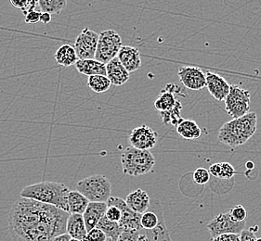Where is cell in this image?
Here are the masks:
<instances>
[{"instance_id": "1", "label": "cell", "mask_w": 261, "mask_h": 241, "mask_svg": "<svg viewBox=\"0 0 261 241\" xmlns=\"http://www.w3.org/2000/svg\"><path fill=\"white\" fill-rule=\"evenodd\" d=\"M70 213L53 205L21 197L9 214L12 241H51L66 233Z\"/></svg>"}, {"instance_id": "2", "label": "cell", "mask_w": 261, "mask_h": 241, "mask_svg": "<svg viewBox=\"0 0 261 241\" xmlns=\"http://www.w3.org/2000/svg\"><path fill=\"white\" fill-rule=\"evenodd\" d=\"M256 112H248L240 118L225 123L220 127L218 139L230 148L239 147L256 134Z\"/></svg>"}, {"instance_id": "3", "label": "cell", "mask_w": 261, "mask_h": 241, "mask_svg": "<svg viewBox=\"0 0 261 241\" xmlns=\"http://www.w3.org/2000/svg\"><path fill=\"white\" fill-rule=\"evenodd\" d=\"M70 191L68 187L64 184L43 181L25 187L21 190V197L53 205L69 213L68 195Z\"/></svg>"}, {"instance_id": "4", "label": "cell", "mask_w": 261, "mask_h": 241, "mask_svg": "<svg viewBox=\"0 0 261 241\" xmlns=\"http://www.w3.org/2000/svg\"><path fill=\"white\" fill-rule=\"evenodd\" d=\"M121 164L125 174L140 176L151 172L155 164V160L148 149H140L130 146L122 152Z\"/></svg>"}, {"instance_id": "5", "label": "cell", "mask_w": 261, "mask_h": 241, "mask_svg": "<svg viewBox=\"0 0 261 241\" xmlns=\"http://www.w3.org/2000/svg\"><path fill=\"white\" fill-rule=\"evenodd\" d=\"M76 190L87 197L89 201L107 202L112 193V183L102 174L86 177L76 184Z\"/></svg>"}, {"instance_id": "6", "label": "cell", "mask_w": 261, "mask_h": 241, "mask_svg": "<svg viewBox=\"0 0 261 241\" xmlns=\"http://www.w3.org/2000/svg\"><path fill=\"white\" fill-rule=\"evenodd\" d=\"M224 101L226 112L233 119L246 115L250 110V93L239 85H230V93Z\"/></svg>"}, {"instance_id": "7", "label": "cell", "mask_w": 261, "mask_h": 241, "mask_svg": "<svg viewBox=\"0 0 261 241\" xmlns=\"http://www.w3.org/2000/svg\"><path fill=\"white\" fill-rule=\"evenodd\" d=\"M122 47V38L114 30H105L99 35L95 58L100 63H107L117 57Z\"/></svg>"}, {"instance_id": "8", "label": "cell", "mask_w": 261, "mask_h": 241, "mask_svg": "<svg viewBox=\"0 0 261 241\" xmlns=\"http://www.w3.org/2000/svg\"><path fill=\"white\" fill-rule=\"evenodd\" d=\"M207 229L211 237L223 234H241L246 228V221L236 222L230 217V213L220 214L215 216L207 224Z\"/></svg>"}, {"instance_id": "9", "label": "cell", "mask_w": 261, "mask_h": 241, "mask_svg": "<svg viewBox=\"0 0 261 241\" xmlns=\"http://www.w3.org/2000/svg\"><path fill=\"white\" fill-rule=\"evenodd\" d=\"M107 204L115 205L118 207L122 212L119 225L123 230H139L142 229L141 226V214L137 213L132 210L126 204L125 200L117 198V197H110L107 200Z\"/></svg>"}, {"instance_id": "10", "label": "cell", "mask_w": 261, "mask_h": 241, "mask_svg": "<svg viewBox=\"0 0 261 241\" xmlns=\"http://www.w3.org/2000/svg\"><path fill=\"white\" fill-rule=\"evenodd\" d=\"M99 35L96 32L85 28L74 42V49L79 59L95 58Z\"/></svg>"}, {"instance_id": "11", "label": "cell", "mask_w": 261, "mask_h": 241, "mask_svg": "<svg viewBox=\"0 0 261 241\" xmlns=\"http://www.w3.org/2000/svg\"><path fill=\"white\" fill-rule=\"evenodd\" d=\"M157 140L158 135L156 132L146 125L134 128L128 136V141L131 147L140 149H151L155 147Z\"/></svg>"}, {"instance_id": "12", "label": "cell", "mask_w": 261, "mask_h": 241, "mask_svg": "<svg viewBox=\"0 0 261 241\" xmlns=\"http://www.w3.org/2000/svg\"><path fill=\"white\" fill-rule=\"evenodd\" d=\"M178 78L188 89L201 90L206 87L205 74L197 67L184 66L178 70Z\"/></svg>"}, {"instance_id": "13", "label": "cell", "mask_w": 261, "mask_h": 241, "mask_svg": "<svg viewBox=\"0 0 261 241\" xmlns=\"http://www.w3.org/2000/svg\"><path fill=\"white\" fill-rule=\"evenodd\" d=\"M175 84H168L165 87V89H163L160 92V95L158 96L157 100L154 102V107L156 109L158 112H168L174 110L177 105H178V101L175 95L178 93L181 94L182 90L177 85L176 89L175 88Z\"/></svg>"}, {"instance_id": "14", "label": "cell", "mask_w": 261, "mask_h": 241, "mask_svg": "<svg viewBox=\"0 0 261 241\" xmlns=\"http://www.w3.org/2000/svg\"><path fill=\"white\" fill-rule=\"evenodd\" d=\"M206 87L215 100L222 101L230 93V84L222 76L212 72L205 73Z\"/></svg>"}, {"instance_id": "15", "label": "cell", "mask_w": 261, "mask_h": 241, "mask_svg": "<svg viewBox=\"0 0 261 241\" xmlns=\"http://www.w3.org/2000/svg\"><path fill=\"white\" fill-rule=\"evenodd\" d=\"M130 73L124 67L117 57L106 64V75L110 79L112 84L120 86L125 84L130 77Z\"/></svg>"}, {"instance_id": "16", "label": "cell", "mask_w": 261, "mask_h": 241, "mask_svg": "<svg viewBox=\"0 0 261 241\" xmlns=\"http://www.w3.org/2000/svg\"><path fill=\"white\" fill-rule=\"evenodd\" d=\"M107 207V202L89 201V205L83 214L84 220L88 232L95 228L99 224V220L105 215Z\"/></svg>"}, {"instance_id": "17", "label": "cell", "mask_w": 261, "mask_h": 241, "mask_svg": "<svg viewBox=\"0 0 261 241\" xmlns=\"http://www.w3.org/2000/svg\"><path fill=\"white\" fill-rule=\"evenodd\" d=\"M117 58L129 73H134L141 68V54L136 47L122 46L117 54Z\"/></svg>"}, {"instance_id": "18", "label": "cell", "mask_w": 261, "mask_h": 241, "mask_svg": "<svg viewBox=\"0 0 261 241\" xmlns=\"http://www.w3.org/2000/svg\"><path fill=\"white\" fill-rule=\"evenodd\" d=\"M125 200L129 208L141 215L149 209L151 201L146 191L141 189L132 191L126 196Z\"/></svg>"}, {"instance_id": "19", "label": "cell", "mask_w": 261, "mask_h": 241, "mask_svg": "<svg viewBox=\"0 0 261 241\" xmlns=\"http://www.w3.org/2000/svg\"><path fill=\"white\" fill-rule=\"evenodd\" d=\"M74 67L80 74L91 76L97 74L106 75V64L100 63L96 58H82L74 64Z\"/></svg>"}, {"instance_id": "20", "label": "cell", "mask_w": 261, "mask_h": 241, "mask_svg": "<svg viewBox=\"0 0 261 241\" xmlns=\"http://www.w3.org/2000/svg\"><path fill=\"white\" fill-rule=\"evenodd\" d=\"M66 233L73 238H77L84 240L88 234L87 226L85 224L83 215L79 214H70L67 220Z\"/></svg>"}, {"instance_id": "21", "label": "cell", "mask_w": 261, "mask_h": 241, "mask_svg": "<svg viewBox=\"0 0 261 241\" xmlns=\"http://www.w3.org/2000/svg\"><path fill=\"white\" fill-rule=\"evenodd\" d=\"M79 59L74 47L70 45H63L59 47L55 53L56 63L63 67H70L74 65Z\"/></svg>"}, {"instance_id": "22", "label": "cell", "mask_w": 261, "mask_h": 241, "mask_svg": "<svg viewBox=\"0 0 261 241\" xmlns=\"http://www.w3.org/2000/svg\"><path fill=\"white\" fill-rule=\"evenodd\" d=\"M158 213H159V218H160L159 224L152 230H145L147 236L149 237L150 241H172L165 223L164 212H163L161 204L158 206Z\"/></svg>"}, {"instance_id": "23", "label": "cell", "mask_w": 261, "mask_h": 241, "mask_svg": "<svg viewBox=\"0 0 261 241\" xmlns=\"http://www.w3.org/2000/svg\"><path fill=\"white\" fill-rule=\"evenodd\" d=\"M89 200L79 190H71L68 195V209L70 214L83 215L89 205Z\"/></svg>"}, {"instance_id": "24", "label": "cell", "mask_w": 261, "mask_h": 241, "mask_svg": "<svg viewBox=\"0 0 261 241\" xmlns=\"http://www.w3.org/2000/svg\"><path fill=\"white\" fill-rule=\"evenodd\" d=\"M177 132L179 136L187 140L197 139L202 135L201 128L193 120L183 119L177 126Z\"/></svg>"}, {"instance_id": "25", "label": "cell", "mask_w": 261, "mask_h": 241, "mask_svg": "<svg viewBox=\"0 0 261 241\" xmlns=\"http://www.w3.org/2000/svg\"><path fill=\"white\" fill-rule=\"evenodd\" d=\"M96 227L103 231L107 236V238L112 241L117 240L121 233L124 231L122 229L119 223L109 220L105 215L99 220V224Z\"/></svg>"}, {"instance_id": "26", "label": "cell", "mask_w": 261, "mask_h": 241, "mask_svg": "<svg viewBox=\"0 0 261 241\" xmlns=\"http://www.w3.org/2000/svg\"><path fill=\"white\" fill-rule=\"evenodd\" d=\"M112 82L107 75H91L88 79V86L95 93H105L110 89Z\"/></svg>"}, {"instance_id": "27", "label": "cell", "mask_w": 261, "mask_h": 241, "mask_svg": "<svg viewBox=\"0 0 261 241\" xmlns=\"http://www.w3.org/2000/svg\"><path fill=\"white\" fill-rule=\"evenodd\" d=\"M67 0H39L41 12L60 14L65 9Z\"/></svg>"}, {"instance_id": "28", "label": "cell", "mask_w": 261, "mask_h": 241, "mask_svg": "<svg viewBox=\"0 0 261 241\" xmlns=\"http://www.w3.org/2000/svg\"><path fill=\"white\" fill-rule=\"evenodd\" d=\"M193 178L194 183L204 186L205 184L208 183L209 180H210V173H209L208 170H206L204 168H197L193 172Z\"/></svg>"}, {"instance_id": "29", "label": "cell", "mask_w": 261, "mask_h": 241, "mask_svg": "<svg viewBox=\"0 0 261 241\" xmlns=\"http://www.w3.org/2000/svg\"><path fill=\"white\" fill-rule=\"evenodd\" d=\"M229 213H230L231 219L236 222H243V221L246 220V217H247V213L243 205L235 206L232 209L229 210Z\"/></svg>"}, {"instance_id": "30", "label": "cell", "mask_w": 261, "mask_h": 241, "mask_svg": "<svg viewBox=\"0 0 261 241\" xmlns=\"http://www.w3.org/2000/svg\"><path fill=\"white\" fill-rule=\"evenodd\" d=\"M107 236L103 231L98 227L89 230L83 241H106Z\"/></svg>"}, {"instance_id": "31", "label": "cell", "mask_w": 261, "mask_h": 241, "mask_svg": "<svg viewBox=\"0 0 261 241\" xmlns=\"http://www.w3.org/2000/svg\"><path fill=\"white\" fill-rule=\"evenodd\" d=\"M105 216L109 220L119 223L121 216H122V212H121L120 209L118 207H116L115 205H108L107 210H106V213H105Z\"/></svg>"}, {"instance_id": "32", "label": "cell", "mask_w": 261, "mask_h": 241, "mask_svg": "<svg viewBox=\"0 0 261 241\" xmlns=\"http://www.w3.org/2000/svg\"><path fill=\"white\" fill-rule=\"evenodd\" d=\"M221 166V173L220 179H230L234 176L235 170L233 166L229 163H220Z\"/></svg>"}, {"instance_id": "33", "label": "cell", "mask_w": 261, "mask_h": 241, "mask_svg": "<svg viewBox=\"0 0 261 241\" xmlns=\"http://www.w3.org/2000/svg\"><path fill=\"white\" fill-rule=\"evenodd\" d=\"M140 235L139 230H124L116 241H137Z\"/></svg>"}, {"instance_id": "34", "label": "cell", "mask_w": 261, "mask_h": 241, "mask_svg": "<svg viewBox=\"0 0 261 241\" xmlns=\"http://www.w3.org/2000/svg\"><path fill=\"white\" fill-rule=\"evenodd\" d=\"M257 227H251L249 230L242 231L240 234V241H256V232Z\"/></svg>"}, {"instance_id": "35", "label": "cell", "mask_w": 261, "mask_h": 241, "mask_svg": "<svg viewBox=\"0 0 261 241\" xmlns=\"http://www.w3.org/2000/svg\"><path fill=\"white\" fill-rule=\"evenodd\" d=\"M240 234H223L212 237L210 241H240Z\"/></svg>"}, {"instance_id": "36", "label": "cell", "mask_w": 261, "mask_h": 241, "mask_svg": "<svg viewBox=\"0 0 261 241\" xmlns=\"http://www.w3.org/2000/svg\"><path fill=\"white\" fill-rule=\"evenodd\" d=\"M40 17H41L40 11H31L25 15V22L28 24H36L40 22Z\"/></svg>"}, {"instance_id": "37", "label": "cell", "mask_w": 261, "mask_h": 241, "mask_svg": "<svg viewBox=\"0 0 261 241\" xmlns=\"http://www.w3.org/2000/svg\"><path fill=\"white\" fill-rule=\"evenodd\" d=\"M209 173L214 176L216 178H220V173H221V166H220V163H214L212 165H210V167L208 169Z\"/></svg>"}, {"instance_id": "38", "label": "cell", "mask_w": 261, "mask_h": 241, "mask_svg": "<svg viewBox=\"0 0 261 241\" xmlns=\"http://www.w3.org/2000/svg\"><path fill=\"white\" fill-rule=\"evenodd\" d=\"M29 0H10L11 5L15 9L22 10L27 5Z\"/></svg>"}, {"instance_id": "39", "label": "cell", "mask_w": 261, "mask_h": 241, "mask_svg": "<svg viewBox=\"0 0 261 241\" xmlns=\"http://www.w3.org/2000/svg\"><path fill=\"white\" fill-rule=\"evenodd\" d=\"M53 20V16L50 13L47 12H41V17H40V22L44 24H48Z\"/></svg>"}, {"instance_id": "40", "label": "cell", "mask_w": 261, "mask_h": 241, "mask_svg": "<svg viewBox=\"0 0 261 241\" xmlns=\"http://www.w3.org/2000/svg\"><path fill=\"white\" fill-rule=\"evenodd\" d=\"M71 236L67 233H63L59 236H55L51 241H70Z\"/></svg>"}, {"instance_id": "41", "label": "cell", "mask_w": 261, "mask_h": 241, "mask_svg": "<svg viewBox=\"0 0 261 241\" xmlns=\"http://www.w3.org/2000/svg\"><path fill=\"white\" fill-rule=\"evenodd\" d=\"M137 241H150V239L147 236L146 232H144V233H141V235H140Z\"/></svg>"}, {"instance_id": "42", "label": "cell", "mask_w": 261, "mask_h": 241, "mask_svg": "<svg viewBox=\"0 0 261 241\" xmlns=\"http://www.w3.org/2000/svg\"><path fill=\"white\" fill-rule=\"evenodd\" d=\"M246 168H254V164H253V163H251V162H249V163H247L246 164Z\"/></svg>"}, {"instance_id": "43", "label": "cell", "mask_w": 261, "mask_h": 241, "mask_svg": "<svg viewBox=\"0 0 261 241\" xmlns=\"http://www.w3.org/2000/svg\"><path fill=\"white\" fill-rule=\"evenodd\" d=\"M70 241H83V240H80V239H77V238H73V237H71V239H70Z\"/></svg>"}, {"instance_id": "44", "label": "cell", "mask_w": 261, "mask_h": 241, "mask_svg": "<svg viewBox=\"0 0 261 241\" xmlns=\"http://www.w3.org/2000/svg\"><path fill=\"white\" fill-rule=\"evenodd\" d=\"M256 241H261V237H257Z\"/></svg>"}, {"instance_id": "45", "label": "cell", "mask_w": 261, "mask_h": 241, "mask_svg": "<svg viewBox=\"0 0 261 241\" xmlns=\"http://www.w3.org/2000/svg\"><path fill=\"white\" fill-rule=\"evenodd\" d=\"M106 241H112V240H111V239H108V238H107V240H106Z\"/></svg>"}]
</instances>
